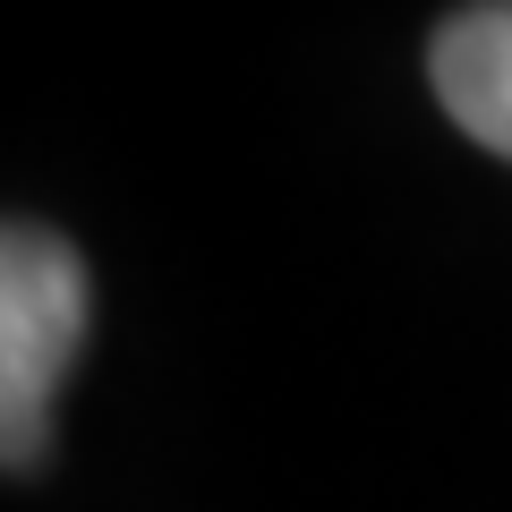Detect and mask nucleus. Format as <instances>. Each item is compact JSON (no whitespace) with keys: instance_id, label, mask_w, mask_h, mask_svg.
<instances>
[{"instance_id":"obj_1","label":"nucleus","mask_w":512,"mask_h":512,"mask_svg":"<svg viewBox=\"0 0 512 512\" xmlns=\"http://www.w3.org/2000/svg\"><path fill=\"white\" fill-rule=\"evenodd\" d=\"M86 342V265L60 231L9 222L0 248V444L9 470H35L52 436V402Z\"/></svg>"},{"instance_id":"obj_2","label":"nucleus","mask_w":512,"mask_h":512,"mask_svg":"<svg viewBox=\"0 0 512 512\" xmlns=\"http://www.w3.org/2000/svg\"><path fill=\"white\" fill-rule=\"evenodd\" d=\"M427 77H436V103L470 128L478 146L512 163V0L444 18L436 52H427Z\"/></svg>"}]
</instances>
